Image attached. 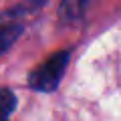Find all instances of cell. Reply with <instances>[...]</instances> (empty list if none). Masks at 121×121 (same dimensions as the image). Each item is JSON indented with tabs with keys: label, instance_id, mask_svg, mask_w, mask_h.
I'll return each mask as SVG.
<instances>
[{
	"label": "cell",
	"instance_id": "6da1fadb",
	"mask_svg": "<svg viewBox=\"0 0 121 121\" xmlns=\"http://www.w3.org/2000/svg\"><path fill=\"white\" fill-rule=\"evenodd\" d=\"M69 63V51H59L52 56H48L43 65H39L28 75V83L36 91H55L60 83V77Z\"/></svg>",
	"mask_w": 121,
	"mask_h": 121
},
{
	"label": "cell",
	"instance_id": "7a4b0ae2",
	"mask_svg": "<svg viewBox=\"0 0 121 121\" xmlns=\"http://www.w3.org/2000/svg\"><path fill=\"white\" fill-rule=\"evenodd\" d=\"M22 32V14L18 10L0 14V52L6 51Z\"/></svg>",
	"mask_w": 121,
	"mask_h": 121
},
{
	"label": "cell",
	"instance_id": "3957f363",
	"mask_svg": "<svg viewBox=\"0 0 121 121\" xmlns=\"http://www.w3.org/2000/svg\"><path fill=\"white\" fill-rule=\"evenodd\" d=\"M16 109V97L10 89L0 87V121H8V115Z\"/></svg>",
	"mask_w": 121,
	"mask_h": 121
}]
</instances>
